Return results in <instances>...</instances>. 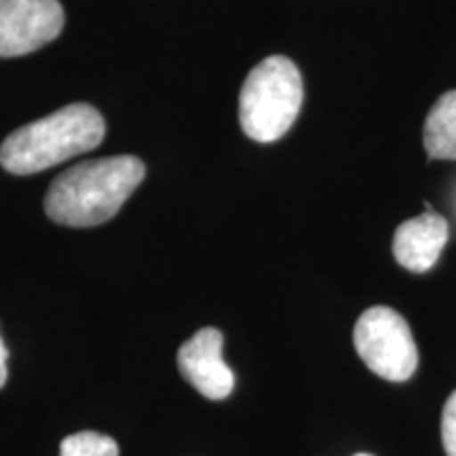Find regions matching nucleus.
<instances>
[{
    "instance_id": "1",
    "label": "nucleus",
    "mask_w": 456,
    "mask_h": 456,
    "mask_svg": "<svg viewBox=\"0 0 456 456\" xmlns=\"http://www.w3.org/2000/svg\"><path fill=\"white\" fill-rule=\"evenodd\" d=\"M144 175L146 167L138 157L121 155L78 163L51 182L45 212L64 226L104 224L118 214Z\"/></svg>"
},
{
    "instance_id": "2",
    "label": "nucleus",
    "mask_w": 456,
    "mask_h": 456,
    "mask_svg": "<svg viewBox=\"0 0 456 456\" xmlns=\"http://www.w3.org/2000/svg\"><path fill=\"white\" fill-rule=\"evenodd\" d=\"M106 135L102 114L89 104H70L15 129L0 146V165L15 175H30L94 151Z\"/></svg>"
},
{
    "instance_id": "3",
    "label": "nucleus",
    "mask_w": 456,
    "mask_h": 456,
    "mask_svg": "<svg viewBox=\"0 0 456 456\" xmlns=\"http://www.w3.org/2000/svg\"><path fill=\"white\" fill-rule=\"evenodd\" d=\"M305 98L300 70L292 60L273 55L245 78L239 95V121L248 138L271 144L283 138L298 118Z\"/></svg>"
},
{
    "instance_id": "4",
    "label": "nucleus",
    "mask_w": 456,
    "mask_h": 456,
    "mask_svg": "<svg viewBox=\"0 0 456 456\" xmlns=\"http://www.w3.org/2000/svg\"><path fill=\"white\" fill-rule=\"evenodd\" d=\"M362 362L391 383L412 379L419 368V349L408 322L389 306H372L357 319L353 332Z\"/></svg>"
},
{
    "instance_id": "5",
    "label": "nucleus",
    "mask_w": 456,
    "mask_h": 456,
    "mask_svg": "<svg viewBox=\"0 0 456 456\" xmlns=\"http://www.w3.org/2000/svg\"><path fill=\"white\" fill-rule=\"evenodd\" d=\"M64 30L60 0H0V57L45 47Z\"/></svg>"
},
{
    "instance_id": "6",
    "label": "nucleus",
    "mask_w": 456,
    "mask_h": 456,
    "mask_svg": "<svg viewBox=\"0 0 456 456\" xmlns=\"http://www.w3.org/2000/svg\"><path fill=\"white\" fill-rule=\"evenodd\" d=\"M224 336L216 328H203L191 336L178 351L180 374L203 397L226 399L235 389V374L222 357Z\"/></svg>"
},
{
    "instance_id": "7",
    "label": "nucleus",
    "mask_w": 456,
    "mask_h": 456,
    "mask_svg": "<svg viewBox=\"0 0 456 456\" xmlns=\"http://www.w3.org/2000/svg\"><path fill=\"white\" fill-rule=\"evenodd\" d=\"M448 222L436 212H425L397 226L393 256L403 269L427 273L440 260L448 243Z\"/></svg>"
},
{
    "instance_id": "8",
    "label": "nucleus",
    "mask_w": 456,
    "mask_h": 456,
    "mask_svg": "<svg viewBox=\"0 0 456 456\" xmlns=\"http://www.w3.org/2000/svg\"><path fill=\"white\" fill-rule=\"evenodd\" d=\"M429 159L456 161V89L446 91L427 114L423 131Z\"/></svg>"
},
{
    "instance_id": "9",
    "label": "nucleus",
    "mask_w": 456,
    "mask_h": 456,
    "mask_svg": "<svg viewBox=\"0 0 456 456\" xmlns=\"http://www.w3.org/2000/svg\"><path fill=\"white\" fill-rule=\"evenodd\" d=\"M60 456H118V446L112 437L102 433L81 431L61 442Z\"/></svg>"
},
{
    "instance_id": "10",
    "label": "nucleus",
    "mask_w": 456,
    "mask_h": 456,
    "mask_svg": "<svg viewBox=\"0 0 456 456\" xmlns=\"http://www.w3.org/2000/svg\"><path fill=\"white\" fill-rule=\"evenodd\" d=\"M442 444L448 456H456V391L448 397L442 412Z\"/></svg>"
},
{
    "instance_id": "11",
    "label": "nucleus",
    "mask_w": 456,
    "mask_h": 456,
    "mask_svg": "<svg viewBox=\"0 0 456 456\" xmlns=\"http://www.w3.org/2000/svg\"><path fill=\"white\" fill-rule=\"evenodd\" d=\"M7 376H9V351L4 346L3 336H0V389H3L4 383H7Z\"/></svg>"
},
{
    "instance_id": "12",
    "label": "nucleus",
    "mask_w": 456,
    "mask_h": 456,
    "mask_svg": "<svg viewBox=\"0 0 456 456\" xmlns=\"http://www.w3.org/2000/svg\"><path fill=\"white\" fill-rule=\"evenodd\" d=\"M355 456H372V454H355Z\"/></svg>"
}]
</instances>
